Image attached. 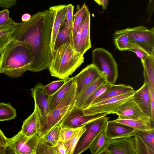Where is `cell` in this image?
<instances>
[{
    "instance_id": "obj_48",
    "label": "cell",
    "mask_w": 154,
    "mask_h": 154,
    "mask_svg": "<svg viewBox=\"0 0 154 154\" xmlns=\"http://www.w3.org/2000/svg\"><path fill=\"white\" fill-rule=\"evenodd\" d=\"M101 5L102 6L103 9L106 10L107 8L109 0H100Z\"/></svg>"
},
{
    "instance_id": "obj_26",
    "label": "cell",
    "mask_w": 154,
    "mask_h": 154,
    "mask_svg": "<svg viewBox=\"0 0 154 154\" xmlns=\"http://www.w3.org/2000/svg\"><path fill=\"white\" fill-rule=\"evenodd\" d=\"M73 77L65 79L63 85L52 96L50 104V111L60 103L70 88L73 82Z\"/></svg>"
},
{
    "instance_id": "obj_3",
    "label": "cell",
    "mask_w": 154,
    "mask_h": 154,
    "mask_svg": "<svg viewBox=\"0 0 154 154\" xmlns=\"http://www.w3.org/2000/svg\"><path fill=\"white\" fill-rule=\"evenodd\" d=\"M83 55L75 51L69 42L60 46L48 68L51 75L61 79L69 77L84 62Z\"/></svg>"
},
{
    "instance_id": "obj_43",
    "label": "cell",
    "mask_w": 154,
    "mask_h": 154,
    "mask_svg": "<svg viewBox=\"0 0 154 154\" xmlns=\"http://www.w3.org/2000/svg\"><path fill=\"white\" fill-rule=\"evenodd\" d=\"M18 0H0V7L5 9L10 8L16 5Z\"/></svg>"
},
{
    "instance_id": "obj_41",
    "label": "cell",
    "mask_w": 154,
    "mask_h": 154,
    "mask_svg": "<svg viewBox=\"0 0 154 154\" xmlns=\"http://www.w3.org/2000/svg\"><path fill=\"white\" fill-rule=\"evenodd\" d=\"M9 13L8 9H5L0 11V26L7 23L12 19L9 17Z\"/></svg>"
},
{
    "instance_id": "obj_28",
    "label": "cell",
    "mask_w": 154,
    "mask_h": 154,
    "mask_svg": "<svg viewBox=\"0 0 154 154\" xmlns=\"http://www.w3.org/2000/svg\"><path fill=\"white\" fill-rule=\"evenodd\" d=\"M88 9V8L85 3H84L81 7L79 5L77 6L76 12L74 16L72 30L71 44L72 46L79 26L85 13Z\"/></svg>"
},
{
    "instance_id": "obj_45",
    "label": "cell",
    "mask_w": 154,
    "mask_h": 154,
    "mask_svg": "<svg viewBox=\"0 0 154 154\" xmlns=\"http://www.w3.org/2000/svg\"><path fill=\"white\" fill-rule=\"evenodd\" d=\"M8 138L4 134L0 128V145L7 147Z\"/></svg>"
},
{
    "instance_id": "obj_20",
    "label": "cell",
    "mask_w": 154,
    "mask_h": 154,
    "mask_svg": "<svg viewBox=\"0 0 154 154\" xmlns=\"http://www.w3.org/2000/svg\"><path fill=\"white\" fill-rule=\"evenodd\" d=\"M134 90L133 88L129 85L122 84H111L103 94L94 100L91 104L115 97Z\"/></svg>"
},
{
    "instance_id": "obj_9",
    "label": "cell",
    "mask_w": 154,
    "mask_h": 154,
    "mask_svg": "<svg viewBox=\"0 0 154 154\" xmlns=\"http://www.w3.org/2000/svg\"><path fill=\"white\" fill-rule=\"evenodd\" d=\"M109 117L105 116L85 125L86 129L75 149L73 154H80L89 148L99 134L106 127Z\"/></svg>"
},
{
    "instance_id": "obj_1",
    "label": "cell",
    "mask_w": 154,
    "mask_h": 154,
    "mask_svg": "<svg viewBox=\"0 0 154 154\" xmlns=\"http://www.w3.org/2000/svg\"><path fill=\"white\" fill-rule=\"evenodd\" d=\"M56 15L54 6L38 12L28 21L17 23L15 26L11 38L29 49L32 61L30 71L38 72L48 68L51 63V36Z\"/></svg>"
},
{
    "instance_id": "obj_34",
    "label": "cell",
    "mask_w": 154,
    "mask_h": 154,
    "mask_svg": "<svg viewBox=\"0 0 154 154\" xmlns=\"http://www.w3.org/2000/svg\"><path fill=\"white\" fill-rule=\"evenodd\" d=\"M111 84L107 82L99 87L87 99L83 104L82 109L90 105L94 100L103 94Z\"/></svg>"
},
{
    "instance_id": "obj_6",
    "label": "cell",
    "mask_w": 154,
    "mask_h": 154,
    "mask_svg": "<svg viewBox=\"0 0 154 154\" xmlns=\"http://www.w3.org/2000/svg\"><path fill=\"white\" fill-rule=\"evenodd\" d=\"M125 34L149 54H154V28L140 26L116 30L113 35Z\"/></svg>"
},
{
    "instance_id": "obj_13",
    "label": "cell",
    "mask_w": 154,
    "mask_h": 154,
    "mask_svg": "<svg viewBox=\"0 0 154 154\" xmlns=\"http://www.w3.org/2000/svg\"><path fill=\"white\" fill-rule=\"evenodd\" d=\"M101 75V72L91 63L73 77L76 84L77 98L89 84Z\"/></svg>"
},
{
    "instance_id": "obj_30",
    "label": "cell",
    "mask_w": 154,
    "mask_h": 154,
    "mask_svg": "<svg viewBox=\"0 0 154 154\" xmlns=\"http://www.w3.org/2000/svg\"><path fill=\"white\" fill-rule=\"evenodd\" d=\"M17 116L16 110L10 103H0V121L13 119Z\"/></svg>"
},
{
    "instance_id": "obj_25",
    "label": "cell",
    "mask_w": 154,
    "mask_h": 154,
    "mask_svg": "<svg viewBox=\"0 0 154 154\" xmlns=\"http://www.w3.org/2000/svg\"><path fill=\"white\" fill-rule=\"evenodd\" d=\"M17 23L12 19L7 23L0 26V54L11 40L12 33Z\"/></svg>"
},
{
    "instance_id": "obj_40",
    "label": "cell",
    "mask_w": 154,
    "mask_h": 154,
    "mask_svg": "<svg viewBox=\"0 0 154 154\" xmlns=\"http://www.w3.org/2000/svg\"><path fill=\"white\" fill-rule=\"evenodd\" d=\"M74 6L72 4L67 5L66 18L68 26L72 29L73 21Z\"/></svg>"
},
{
    "instance_id": "obj_49",
    "label": "cell",
    "mask_w": 154,
    "mask_h": 154,
    "mask_svg": "<svg viewBox=\"0 0 154 154\" xmlns=\"http://www.w3.org/2000/svg\"><path fill=\"white\" fill-rule=\"evenodd\" d=\"M7 150V147L0 145V154H6Z\"/></svg>"
},
{
    "instance_id": "obj_16",
    "label": "cell",
    "mask_w": 154,
    "mask_h": 154,
    "mask_svg": "<svg viewBox=\"0 0 154 154\" xmlns=\"http://www.w3.org/2000/svg\"><path fill=\"white\" fill-rule=\"evenodd\" d=\"M135 130L130 127L112 120H108L106 128V134L110 140L134 136Z\"/></svg>"
},
{
    "instance_id": "obj_8",
    "label": "cell",
    "mask_w": 154,
    "mask_h": 154,
    "mask_svg": "<svg viewBox=\"0 0 154 154\" xmlns=\"http://www.w3.org/2000/svg\"><path fill=\"white\" fill-rule=\"evenodd\" d=\"M134 90L119 96L107 99L93 104L82 109L85 116H91L100 113L106 115L112 114L125 102L132 97Z\"/></svg>"
},
{
    "instance_id": "obj_18",
    "label": "cell",
    "mask_w": 154,
    "mask_h": 154,
    "mask_svg": "<svg viewBox=\"0 0 154 154\" xmlns=\"http://www.w3.org/2000/svg\"><path fill=\"white\" fill-rule=\"evenodd\" d=\"M85 20L82 29L81 38L77 52L84 55L91 47L90 38L91 16L88 9L85 13Z\"/></svg>"
},
{
    "instance_id": "obj_22",
    "label": "cell",
    "mask_w": 154,
    "mask_h": 154,
    "mask_svg": "<svg viewBox=\"0 0 154 154\" xmlns=\"http://www.w3.org/2000/svg\"><path fill=\"white\" fill-rule=\"evenodd\" d=\"M106 128L99 134L91 145L89 149L91 153L103 154L106 149L110 140L106 135Z\"/></svg>"
},
{
    "instance_id": "obj_27",
    "label": "cell",
    "mask_w": 154,
    "mask_h": 154,
    "mask_svg": "<svg viewBox=\"0 0 154 154\" xmlns=\"http://www.w3.org/2000/svg\"><path fill=\"white\" fill-rule=\"evenodd\" d=\"M113 121L130 127L136 130L142 131L152 129L151 122L143 120H133L117 118Z\"/></svg>"
},
{
    "instance_id": "obj_24",
    "label": "cell",
    "mask_w": 154,
    "mask_h": 154,
    "mask_svg": "<svg viewBox=\"0 0 154 154\" xmlns=\"http://www.w3.org/2000/svg\"><path fill=\"white\" fill-rule=\"evenodd\" d=\"M113 37L114 45L116 48L120 51H128L130 49H135L144 51L133 42L126 34L113 35Z\"/></svg>"
},
{
    "instance_id": "obj_50",
    "label": "cell",
    "mask_w": 154,
    "mask_h": 154,
    "mask_svg": "<svg viewBox=\"0 0 154 154\" xmlns=\"http://www.w3.org/2000/svg\"><path fill=\"white\" fill-rule=\"evenodd\" d=\"M96 3L99 5H101L100 0H94Z\"/></svg>"
},
{
    "instance_id": "obj_47",
    "label": "cell",
    "mask_w": 154,
    "mask_h": 154,
    "mask_svg": "<svg viewBox=\"0 0 154 154\" xmlns=\"http://www.w3.org/2000/svg\"><path fill=\"white\" fill-rule=\"evenodd\" d=\"M31 15L28 13H25L23 14L21 16L22 21L24 22L28 21L31 17Z\"/></svg>"
},
{
    "instance_id": "obj_33",
    "label": "cell",
    "mask_w": 154,
    "mask_h": 154,
    "mask_svg": "<svg viewBox=\"0 0 154 154\" xmlns=\"http://www.w3.org/2000/svg\"><path fill=\"white\" fill-rule=\"evenodd\" d=\"M86 129L85 125L82 126L78 133L70 139L64 141L67 154H73L75 148L81 137Z\"/></svg>"
},
{
    "instance_id": "obj_15",
    "label": "cell",
    "mask_w": 154,
    "mask_h": 154,
    "mask_svg": "<svg viewBox=\"0 0 154 154\" xmlns=\"http://www.w3.org/2000/svg\"><path fill=\"white\" fill-rule=\"evenodd\" d=\"M31 96L34 103L40 109L43 117L50 112V104L52 96L47 95L44 90V85L41 82L37 83L32 90Z\"/></svg>"
},
{
    "instance_id": "obj_44",
    "label": "cell",
    "mask_w": 154,
    "mask_h": 154,
    "mask_svg": "<svg viewBox=\"0 0 154 154\" xmlns=\"http://www.w3.org/2000/svg\"><path fill=\"white\" fill-rule=\"evenodd\" d=\"M128 51H130L134 53L137 56L140 58V59L143 60L149 54L146 51L140 50L135 49H128Z\"/></svg>"
},
{
    "instance_id": "obj_32",
    "label": "cell",
    "mask_w": 154,
    "mask_h": 154,
    "mask_svg": "<svg viewBox=\"0 0 154 154\" xmlns=\"http://www.w3.org/2000/svg\"><path fill=\"white\" fill-rule=\"evenodd\" d=\"M61 127L59 125L53 127L47 133L43 134L42 138L51 146H55L60 138Z\"/></svg>"
},
{
    "instance_id": "obj_17",
    "label": "cell",
    "mask_w": 154,
    "mask_h": 154,
    "mask_svg": "<svg viewBox=\"0 0 154 154\" xmlns=\"http://www.w3.org/2000/svg\"><path fill=\"white\" fill-rule=\"evenodd\" d=\"M133 98L143 112L151 120V102L148 90L145 82L139 89L135 91Z\"/></svg>"
},
{
    "instance_id": "obj_10",
    "label": "cell",
    "mask_w": 154,
    "mask_h": 154,
    "mask_svg": "<svg viewBox=\"0 0 154 154\" xmlns=\"http://www.w3.org/2000/svg\"><path fill=\"white\" fill-rule=\"evenodd\" d=\"M104 113L85 116L82 109L75 107L63 119L59 125L61 127L76 128L81 127L99 118L106 116Z\"/></svg>"
},
{
    "instance_id": "obj_46",
    "label": "cell",
    "mask_w": 154,
    "mask_h": 154,
    "mask_svg": "<svg viewBox=\"0 0 154 154\" xmlns=\"http://www.w3.org/2000/svg\"><path fill=\"white\" fill-rule=\"evenodd\" d=\"M153 3V0H150L149 3L148 4V6L147 7V14L149 16V19H150V18L153 12V9L152 8V3Z\"/></svg>"
},
{
    "instance_id": "obj_12",
    "label": "cell",
    "mask_w": 154,
    "mask_h": 154,
    "mask_svg": "<svg viewBox=\"0 0 154 154\" xmlns=\"http://www.w3.org/2000/svg\"><path fill=\"white\" fill-rule=\"evenodd\" d=\"M103 154H136L134 137L110 140Z\"/></svg>"
},
{
    "instance_id": "obj_42",
    "label": "cell",
    "mask_w": 154,
    "mask_h": 154,
    "mask_svg": "<svg viewBox=\"0 0 154 154\" xmlns=\"http://www.w3.org/2000/svg\"><path fill=\"white\" fill-rule=\"evenodd\" d=\"M55 146L57 154H67V149L64 141L60 138L57 144Z\"/></svg>"
},
{
    "instance_id": "obj_23",
    "label": "cell",
    "mask_w": 154,
    "mask_h": 154,
    "mask_svg": "<svg viewBox=\"0 0 154 154\" xmlns=\"http://www.w3.org/2000/svg\"><path fill=\"white\" fill-rule=\"evenodd\" d=\"M72 30V29L68 26L66 18L62 23L56 37L52 56L60 46L67 42L71 44Z\"/></svg>"
},
{
    "instance_id": "obj_35",
    "label": "cell",
    "mask_w": 154,
    "mask_h": 154,
    "mask_svg": "<svg viewBox=\"0 0 154 154\" xmlns=\"http://www.w3.org/2000/svg\"><path fill=\"white\" fill-rule=\"evenodd\" d=\"M134 137L136 154H154V151L148 147L139 137L135 135Z\"/></svg>"
},
{
    "instance_id": "obj_11",
    "label": "cell",
    "mask_w": 154,
    "mask_h": 154,
    "mask_svg": "<svg viewBox=\"0 0 154 154\" xmlns=\"http://www.w3.org/2000/svg\"><path fill=\"white\" fill-rule=\"evenodd\" d=\"M112 114L117 115L118 118L120 119L143 120L151 122L135 102L133 96L123 103Z\"/></svg>"
},
{
    "instance_id": "obj_21",
    "label": "cell",
    "mask_w": 154,
    "mask_h": 154,
    "mask_svg": "<svg viewBox=\"0 0 154 154\" xmlns=\"http://www.w3.org/2000/svg\"><path fill=\"white\" fill-rule=\"evenodd\" d=\"M107 82L105 77L100 76L89 84L76 98L75 107L82 109V106L87 99L97 89L103 84Z\"/></svg>"
},
{
    "instance_id": "obj_2",
    "label": "cell",
    "mask_w": 154,
    "mask_h": 154,
    "mask_svg": "<svg viewBox=\"0 0 154 154\" xmlns=\"http://www.w3.org/2000/svg\"><path fill=\"white\" fill-rule=\"evenodd\" d=\"M0 55V73L17 78L29 71L32 63L31 53L23 44L11 38Z\"/></svg>"
},
{
    "instance_id": "obj_7",
    "label": "cell",
    "mask_w": 154,
    "mask_h": 154,
    "mask_svg": "<svg viewBox=\"0 0 154 154\" xmlns=\"http://www.w3.org/2000/svg\"><path fill=\"white\" fill-rule=\"evenodd\" d=\"M43 134L40 131L28 136L20 131L13 137L8 138L7 149L11 153L36 154L38 146Z\"/></svg>"
},
{
    "instance_id": "obj_29",
    "label": "cell",
    "mask_w": 154,
    "mask_h": 154,
    "mask_svg": "<svg viewBox=\"0 0 154 154\" xmlns=\"http://www.w3.org/2000/svg\"><path fill=\"white\" fill-rule=\"evenodd\" d=\"M143 71L146 74L152 89L154 90V54H149L144 59H140Z\"/></svg>"
},
{
    "instance_id": "obj_19",
    "label": "cell",
    "mask_w": 154,
    "mask_h": 154,
    "mask_svg": "<svg viewBox=\"0 0 154 154\" xmlns=\"http://www.w3.org/2000/svg\"><path fill=\"white\" fill-rule=\"evenodd\" d=\"M67 5H63L54 6L56 15L52 27L50 44L52 55L57 34L62 23L66 19Z\"/></svg>"
},
{
    "instance_id": "obj_14",
    "label": "cell",
    "mask_w": 154,
    "mask_h": 154,
    "mask_svg": "<svg viewBox=\"0 0 154 154\" xmlns=\"http://www.w3.org/2000/svg\"><path fill=\"white\" fill-rule=\"evenodd\" d=\"M44 128L41 112L38 106L34 103L33 112L23 122L20 131L25 135L31 136L38 132H43Z\"/></svg>"
},
{
    "instance_id": "obj_31",
    "label": "cell",
    "mask_w": 154,
    "mask_h": 154,
    "mask_svg": "<svg viewBox=\"0 0 154 154\" xmlns=\"http://www.w3.org/2000/svg\"><path fill=\"white\" fill-rule=\"evenodd\" d=\"M139 137L146 145L154 151V128L148 130H135V135Z\"/></svg>"
},
{
    "instance_id": "obj_38",
    "label": "cell",
    "mask_w": 154,
    "mask_h": 154,
    "mask_svg": "<svg viewBox=\"0 0 154 154\" xmlns=\"http://www.w3.org/2000/svg\"><path fill=\"white\" fill-rule=\"evenodd\" d=\"M65 79L53 81L44 85V90L48 95L52 96L57 92L63 85Z\"/></svg>"
},
{
    "instance_id": "obj_4",
    "label": "cell",
    "mask_w": 154,
    "mask_h": 154,
    "mask_svg": "<svg viewBox=\"0 0 154 154\" xmlns=\"http://www.w3.org/2000/svg\"><path fill=\"white\" fill-rule=\"evenodd\" d=\"M76 98V84L74 80L69 90L60 103L47 115L43 117V134L47 133L54 126L60 124L75 107Z\"/></svg>"
},
{
    "instance_id": "obj_5",
    "label": "cell",
    "mask_w": 154,
    "mask_h": 154,
    "mask_svg": "<svg viewBox=\"0 0 154 154\" xmlns=\"http://www.w3.org/2000/svg\"><path fill=\"white\" fill-rule=\"evenodd\" d=\"M92 63L104 76L108 82L115 84L118 77L117 63L112 55L106 50L98 48L92 51Z\"/></svg>"
},
{
    "instance_id": "obj_36",
    "label": "cell",
    "mask_w": 154,
    "mask_h": 154,
    "mask_svg": "<svg viewBox=\"0 0 154 154\" xmlns=\"http://www.w3.org/2000/svg\"><path fill=\"white\" fill-rule=\"evenodd\" d=\"M57 154V153L55 146H51L44 141L41 138L36 150V154Z\"/></svg>"
},
{
    "instance_id": "obj_39",
    "label": "cell",
    "mask_w": 154,
    "mask_h": 154,
    "mask_svg": "<svg viewBox=\"0 0 154 154\" xmlns=\"http://www.w3.org/2000/svg\"><path fill=\"white\" fill-rule=\"evenodd\" d=\"M85 13L82 21L78 28L72 44L73 48L75 50L77 51L80 41L82 30L85 22Z\"/></svg>"
},
{
    "instance_id": "obj_37",
    "label": "cell",
    "mask_w": 154,
    "mask_h": 154,
    "mask_svg": "<svg viewBox=\"0 0 154 154\" xmlns=\"http://www.w3.org/2000/svg\"><path fill=\"white\" fill-rule=\"evenodd\" d=\"M82 127L76 128L61 127L60 138L64 141L70 139L78 133Z\"/></svg>"
}]
</instances>
